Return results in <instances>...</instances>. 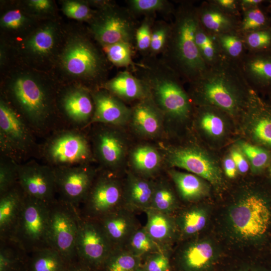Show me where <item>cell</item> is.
<instances>
[{"instance_id": "6da1fadb", "label": "cell", "mask_w": 271, "mask_h": 271, "mask_svg": "<svg viewBox=\"0 0 271 271\" xmlns=\"http://www.w3.org/2000/svg\"><path fill=\"white\" fill-rule=\"evenodd\" d=\"M190 83L189 95L196 104L215 108L233 117L242 115L251 89L240 68L226 57Z\"/></svg>"}, {"instance_id": "7a4b0ae2", "label": "cell", "mask_w": 271, "mask_h": 271, "mask_svg": "<svg viewBox=\"0 0 271 271\" xmlns=\"http://www.w3.org/2000/svg\"><path fill=\"white\" fill-rule=\"evenodd\" d=\"M132 69L147 86L165 122L183 123L189 119L192 112L190 97L181 85L180 76L161 58L147 55L135 63Z\"/></svg>"}, {"instance_id": "3957f363", "label": "cell", "mask_w": 271, "mask_h": 271, "mask_svg": "<svg viewBox=\"0 0 271 271\" xmlns=\"http://www.w3.org/2000/svg\"><path fill=\"white\" fill-rule=\"evenodd\" d=\"M199 23L195 8L187 4L181 5L175 14L168 43L161 58L180 77L190 83L201 76L208 68L195 42Z\"/></svg>"}, {"instance_id": "277c9868", "label": "cell", "mask_w": 271, "mask_h": 271, "mask_svg": "<svg viewBox=\"0 0 271 271\" xmlns=\"http://www.w3.org/2000/svg\"><path fill=\"white\" fill-rule=\"evenodd\" d=\"M10 94L17 107L15 109L38 138L45 139L55 131L64 128L51 96L35 80L28 77L17 79L11 86Z\"/></svg>"}, {"instance_id": "5b68a950", "label": "cell", "mask_w": 271, "mask_h": 271, "mask_svg": "<svg viewBox=\"0 0 271 271\" xmlns=\"http://www.w3.org/2000/svg\"><path fill=\"white\" fill-rule=\"evenodd\" d=\"M271 213L266 200L250 190L243 192L232 202L226 214V224L231 235L238 241L249 243L264 235Z\"/></svg>"}, {"instance_id": "8992f818", "label": "cell", "mask_w": 271, "mask_h": 271, "mask_svg": "<svg viewBox=\"0 0 271 271\" xmlns=\"http://www.w3.org/2000/svg\"><path fill=\"white\" fill-rule=\"evenodd\" d=\"M88 128L58 129L40 144L39 159L52 168L95 163Z\"/></svg>"}, {"instance_id": "52a82bcc", "label": "cell", "mask_w": 271, "mask_h": 271, "mask_svg": "<svg viewBox=\"0 0 271 271\" xmlns=\"http://www.w3.org/2000/svg\"><path fill=\"white\" fill-rule=\"evenodd\" d=\"M36 133L10 104L0 101V151L18 164L39 159L40 144Z\"/></svg>"}, {"instance_id": "ba28073f", "label": "cell", "mask_w": 271, "mask_h": 271, "mask_svg": "<svg viewBox=\"0 0 271 271\" xmlns=\"http://www.w3.org/2000/svg\"><path fill=\"white\" fill-rule=\"evenodd\" d=\"M164 162L170 168H179L220 188L224 184L222 169L215 158L195 145L160 147Z\"/></svg>"}, {"instance_id": "9c48e42d", "label": "cell", "mask_w": 271, "mask_h": 271, "mask_svg": "<svg viewBox=\"0 0 271 271\" xmlns=\"http://www.w3.org/2000/svg\"><path fill=\"white\" fill-rule=\"evenodd\" d=\"M80 218L78 209L58 198L49 204L50 246L69 264L77 260L76 244Z\"/></svg>"}, {"instance_id": "30bf717a", "label": "cell", "mask_w": 271, "mask_h": 271, "mask_svg": "<svg viewBox=\"0 0 271 271\" xmlns=\"http://www.w3.org/2000/svg\"><path fill=\"white\" fill-rule=\"evenodd\" d=\"M49 204L25 195L18 221L10 239L28 253L51 248L48 239Z\"/></svg>"}, {"instance_id": "8fae6325", "label": "cell", "mask_w": 271, "mask_h": 271, "mask_svg": "<svg viewBox=\"0 0 271 271\" xmlns=\"http://www.w3.org/2000/svg\"><path fill=\"white\" fill-rule=\"evenodd\" d=\"M122 127L96 123L88 128L92 152L99 170L119 174L129 149Z\"/></svg>"}, {"instance_id": "7c38bea8", "label": "cell", "mask_w": 271, "mask_h": 271, "mask_svg": "<svg viewBox=\"0 0 271 271\" xmlns=\"http://www.w3.org/2000/svg\"><path fill=\"white\" fill-rule=\"evenodd\" d=\"M78 210L82 217L98 220L123 206V179L119 174L98 169L93 184Z\"/></svg>"}, {"instance_id": "4fadbf2b", "label": "cell", "mask_w": 271, "mask_h": 271, "mask_svg": "<svg viewBox=\"0 0 271 271\" xmlns=\"http://www.w3.org/2000/svg\"><path fill=\"white\" fill-rule=\"evenodd\" d=\"M128 9L106 6L92 26L95 38L104 47L124 42L132 44L137 27Z\"/></svg>"}, {"instance_id": "5bb4252c", "label": "cell", "mask_w": 271, "mask_h": 271, "mask_svg": "<svg viewBox=\"0 0 271 271\" xmlns=\"http://www.w3.org/2000/svg\"><path fill=\"white\" fill-rule=\"evenodd\" d=\"M113 249L98 221L81 216L76 244L77 260L96 271Z\"/></svg>"}, {"instance_id": "9a60e30c", "label": "cell", "mask_w": 271, "mask_h": 271, "mask_svg": "<svg viewBox=\"0 0 271 271\" xmlns=\"http://www.w3.org/2000/svg\"><path fill=\"white\" fill-rule=\"evenodd\" d=\"M53 168L57 198L78 209L95 180L98 168L92 164Z\"/></svg>"}, {"instance_id": "2e32d148", "label": "cell", "mask_w": 271, "mask_h": 271, "mask_svg": "<svg viewBox=\"0 0 271 271\" xmlns=\"http://www.w3.org/2000/svg\"><path fill=\"white\" fill-rule=\"evenodd\" d=\"M18 182L28 197L47 204L57 199L53 168L35 159L18 164Z\"/></svg>"}, {"instance_id": "e0dca14e", "label": "cell", "mask_w": 271, "mask_h": 271, "mask_svg": "<svg viewBox=\"0 0 271 271\" xmlns=\"http://www.w3.org/2000/svg\"><path fill=\"white\" fill-rule=\"evenodd\" d=\"M243 130L252 142L271 149V106L250 89L242 115Z\"/></svg>"}, {"instance_id": "ac0fdd59", "label": "cell", "mask_w": 271, "mask_h": 271, "mask_svg": "<svg viewBox=\"0 0 271 271\" xmlns=\"http://www.w3.org/2000/svg\"><path fill=\"white\" fill-rule=\"evenodd\" d=\"M63 65L70 74L95 78L103 70V62L96 48L89 42L81 39L71 42L63 56Z\"/></svg>"}, {"instance_id": "d6986e66", "label": "cell", "mask_w": 271, "mask_h": 271, "mask_svg": "<svg viewBox=\"0 0 271 271\" xmlns=\"http://www.w3.org/2000/svg\"><path fill=\"white\" fill-rule=\"evenodd\" d=\"M59 116L64 127L85 129L89 127L94 113L91 92L74 88L65 92L60 100Z\"/></svg>"}, {"instance_id": "ffe728a7", "label": "cell", "mask_w": 271, "mask_h": 271, "mask_svg": "<svg viewBox=\"0 0 271 271\" xmlns=\"http://www.w3.org/2000/svg\"><path fill=\"white\" fill-rule=\"evenodd\" d=\"M94 103V113L89 127L96 123L119 127L128 124L131 108L105 89L91 92Z\"/></svg>"}, {"instance_id": "44dd1931", "label": "cell", "mask_w": 271, "mask_h": 271, "mask_svg": "<svg viewBox=\"0 0 271 271\" xmlns=\"http://www.w3.org/2000/svg\"><path fill=\"white\" fill-rule=\"evenodd\" d=\"M164 116L150 97L137 102L131 108L128 124L133 132L145 139L160 137L164 131Z\"/></svg>"}, {"instance_id": "7402d4cb", "label": "cell", "mask_w": 271, "mask_h": 271, "mask_svg": "<svg viewBox=\"0 0 271 271\" xmlns=\"http://www.w3.org/2000/svg\"><path fill=\"white\" fill-rule=\"evenodd\" d=\"M136 214L121 207L97 220L113 249L124 248L142 226Z\"/></svg>"}, {"instance_id": "603a6c76", "label": "cell", "mask_w": 271, "mask_h": 271, "mask_svg": "<svg viewBox=\"0 0 271 271\" xmlns=\"http://www.w3.org/2000/svg\"><path fill=\"white\" fill-rule=\"evenodd\" d=\"M174 252L175 259L183 271H201L211 262L214 247L208 240L194 237L183 240Z\"/></svg>"}, {"instance_id": "cb8c5ba5", "label": "cell", "mask_w": 271, "mask_h": 271, "mask_svg": "<svg viewBox=\"0 0 271 271\" xmlns=\"http://www.w3.org/2000/svg\"><path fill=\"white\" fill-rule=\"evenodd\" d=\"M154 188V179L139 176L130 170L123 179V206L137 213L150 208Z\"/></svg>"}, {"instance_id": "d4e9b609", "label": "cell", "mask_w": 271, "mask_h": 271, "mask_svg": "<svg viewBox=\"0 0 271 271\" xmlns=\"http://www.w3.org/2000/svg\"><path fill=\"white\" fill-rule=\"evenodd\" d=\"M128 159L131 171L151 179L156 178L164 162L159 149L148 144H139L130 149Z\"/></svg>"}, {"instance_id": "484cf974", "label": "cell", "mask_w": 271, "mask_h": 271, "mask_svg": "<svg viewBox=\"0 0 271 271\" xmlns=\"http://www.w3.org/2000/svg\"><path fill=\"white\" fill-rule=\"evenodd\" d=\"M25 195L18 183L0 195V239H10L21 213Z\"/></svg>"}, {"instance_id": "4316f807", "label": "cell", "mask_w": 271, "mask_h": 271, "mask_svg": "<svg viewBox=\"0 0 271 271\" xmlns=\"http://www.w3.org/2000/svg\"><path fill=\"white\" fill-rule=\"evenodd\" d=\"M147 223L144 226L151 238L163 248L172 249L179 235L173 215L149 209L145 211Z\"/></svg>"}, {"instance_id": "83f0119b", "label": "cell", "mask_w": 271, "mask_h": 271, "mask_svg": "<svg viewBox=\"0 0 271 271\" xmlns=\"http://www.w3.org/2000/svg\"><path fill=\"white\" fill-rule=\"evenodd\" d=\"M167 173L175 186L178 196L183 201L195 203L207 195L209 185L203 178L174 168L168 169Z\"/></svg>"}, {"instance_id": "f1b7e54d", "label": "cell", "mask_w": 271, "mask_h": 271, "mask_svg": "<svg viewBox=\"0 0 271 271\" xmlns=\"http://www.w3.org/2000/svg\"><path fill=\"white\" fill-rule=\"evenodd\" d=\"M104 89L123 102H136L150 97L144 82L136 75L125 71L106 82Z\"/></svg>"}, {"instance_id": "f546056e", "label": "cell", "mask_w": 271, "mask_h": 271, "mask_svg": "<svg viewBox=\"0 0 271 271\" xmlns=\"http://www.w3.org/2000/svg\"><path fill=\"white\" fill-rule=\"evenodd\" d=\"M227 114L215 108L199 106L196 117V126L200 133L212 141L224 139L228 133Z\"/></svg>"}, {"instance_id": "4dcf8cb0", "label": "cell", "mask_w": 271, "mask_h": 271, "mask_svg": "<svg viewBox=\"0 0 271 271\" xmlns=\"http://www.w3.org/2000/svg\"><path fill=\"white\" fill-rule=\"evenodd\" d=\"M240 69L253 85L271 90V52L252 53Z\"/></svg>"}, {"instance_id": "1f68e13d", "label": "cell", "mask_w": 271, "mask_h": 271, "mask_svg": "<svg viewBox=\"0 0 271 271\" xmlns=\"http://www.w3.org/2000/svg\"><path fill=\"white\" fill-rule=\"evenodd\" d=\"M174 214L178 229L179 239L185 240L196 237L205 226L207 214L205 209L199 205H192Z\"/></svg>"}, {"instance_id": "d6a6232c", "label": "cell", "mask_w": 271, "mask_h": 271, "mask_svg": "<svg viewBox=\"0 0 271 271\" xmlns=\"http://www.w3.org/2000/svg\"><path fill=\"white\" fill-rule=\"evenodd\" d=\"M150 209L174 215L179 209L176 192L164 177L154 179V188Z\"/></svg>"}, {"instance_id": "836d02e7", "label": "cell", "mask_w": 271, "mask_h": 271, "mask_svg": "<svg viewBox=\"0 0 271 271\" xmlns=\"http://www.w3.org/2000/svg\"><path fill=\"white\" fill-rule=\"evenodd\" d=\"M197 12L203 27L216 35L232 31L235 26L234 19L220 7L207 6Z\"/></svg>"}, {"instance_id": "e575fe53", "label": "cell", "mask_w": 271, "mask_h": 271, "mask_svg": "<svg viewBox=\"0 0 271 271\" xmlns=\"http://www.w3.org/2000/svg\"><path fill=\"white\" fill-rule=\"evenodd\" d=\"M29 254L28 271H66L70 264L52 248L37 250Z\"/></svg>"}, {"instance_id": "d590c367", "label": "cell", "mask_w": 271, "mask_h": 271, "mask_svg": "<svg viewBox=\"0 0 271 271\" xmlns=\"http://www.w3.org/2000/svg\"><path fill=\"white\" fill-rule=\"evenodd\" d=\"M29 254L14 240L1 239L0 271H21Z\"/></svg>"}, {"instance_id": "8d00e7d4", "label": "cell", "mask_w": 271, "mask_h": 271, "mask_svg": "<svg viewBox=\"0 0 271 271\" xmlns=\"http://www.w3.org/2000/svg\"><path fill=\"white\" fill-rule=\"evenodd\" d=\"M195 42L199 52L205 63L209 67L218 62L222 57L221 49L212 35L199 23L195 34Z\"/></svg>"}, {"instance_id": "74e56055", "label": "cell", "mask_w": 271, "mask_h": 271, "mask_svg": "<svg viewBox=\"0 0 271 271\" xmlns=\"http://www.w3.org/2000/svg\"><path fill=\"white\" fill-rule=\"evenodd\" d=\"M142 260L124 248H114L100 269L103 271H134L142 266Z\"/></svg>"}, {"instance_id": "f35d334b", "label": "cell", "mask_w": 271, "mask_h": 271, "mask_svg": "<svg viewBox=\"0 0 271 271\" xmlns=\"http://www.w3.org/2000/svg\"><path fill=\"white\" fill-rule=\"evenodd\" d=\"M124 248L142 259L151 254L166 249L161 247L151 238L144 226L134 232Z\"/></svg>"}, {"instance_id": "ab89813d", "label": "cell", "mask_w": 271, "mask_h": 271, "mask_svg": "<svg viewBox=\"0 0 271 271\" xmlns=\"http://www.w3.org/2000/svg\"><path fill=\"white\" fill-rule=\"evenodd\" d=\"M237 147L247 159L254 173L261 171L269 163L270 156L268 152L258 145L241 141L237 143Z\"/></svg>"}, {"instance_id": "60d3db41", "label": "cell", "mask_w": 271, "mask_h": 271, "mask_svg": "<svg viewBox=\"0 0 271 271\" xmlns=\"http://www.w3.org/2000/svg\"><path fill=\"white\" fill-rule=\"evenodd\" d=\"M126 3L128 10L133 16H150L157 13L167 14L172 11L171 4L165 0H129Z\"/></svg>"}, {"instance_id": "b9f144b4", "label": "cell", "mask_w": 271, "mask_h": 271, "mask_svg": "<svg viewBox=\"0 0 271 271\" xmlns=\"http://www.w3.org/2000/svg\"><path fill=\"white\" fill-rule=\"evenodd\" d=\"M267 10L260 6L248 9L241 24V30L249 33L271 26V21Z\"/></svg>"}, {"instance_id": "7bdbcfd3", "label": "cell", "mask_w": 271, "mask_h": 271, "mask_svg": "<svg viewBox=\"0 0 271 271\" xmlns=\"http://www.w3.org/2000/svg\"><path fill=\"white\" fill-rule=\"evenodd\" d=\"M131 44L121 42L105 46L104 50L109 60L118 67L133 68L134 63L132 59Z\"/></svg>"}, {"instance_id": "ee69618b", "label": "cell", "mask_w": 271, "mask_h": 271, "mask_svg": "<svg viewBox=\"0 0 271 271\" xmlns=\"http://www.w3.org/2000/svg\"><path fill=\"white\" fill-rule=\"evenodd\" d=\"M18 164L2 154L0 156V195L18 183Z\"/></svg>"}, {"instance_id": "f6af8a7d", "label": "cell", "mask_w": 271, "mask_h": 271, "mask_svg": "<svg viewBox=\"0 0 271 271\" xmlns=\"http://www.w3.org/2000/svg\"><path fill=\"white\" fill-rule=\"evenodd\" d=\"M171 25L164 21L153 24L150 47L148 55L157 56L165 50L169 39Z\"/></svg>"}, {"instance_id": "bcb514c9", "label": "cell", "mask_w": 271, "mask_h": 271, "mask_svg": "<svg viewBox=\"0 0 271 271\" xmlns=\"http://www.w3.org/2000/svg\"><path fill=\"white\" fill-rule=\"evenodd\" d=\"M53 29L45 27L37 31L29 42L30 49L35 53L45 55L49 53L53 47L54 35Z\"/></svg>"}, {"instance_id": "7dc6e473", "label": "cell", "mask_w": 271, "mask_h": 271, "mask_svg": "<svg viewBox=\"0 0 271 271\" xmlns=\"http://www.w3.org/2000/svg\"><path fill=\"white\" fill-rule=\"evenodd\" d=\"M246 43L252 53L271 52V26L248 33Z\"/></svg>"}, {"instance_id": "c3c4849f", "label": "cell", "mask_w": 271, "mask_h": 271, "mask_svg": "<svg viewBox=\"0 0 271 271\" xmlns=\"http://www.w3.org/2000/svg\"><path fill=\"white\" fill-rule=\"evenodd\" d=\"M216 40L221 52L230 58L239 57L243 51V42L241 38L230 31L217 35Z\"/></svg>"}, {"instance_id": "681fc988", "label": "cell", "mask_w": 271, "mask_h": 271, "mask_svg": "<svg viewBox=\"0 0 271 271\" xmlns=\"http://www.w3.org/2000/svg\"><path fill=\"white\" fill-rule=\"evenodd\" d=\"M173 249V248H172ZM172 249H165L146 256L145 264L142 265L145 271H170Z\"/></svg>"}, {"instance_id": "f907efd6", "label": "cell", "mask_w": 271, "mask_h": 271, "mask_svg": "<svg viewBox=\"0 0 271 271\" xmlns=\"http://www.w3.org/2000/svg\"><path fill=\"white\" fill-rule=\"evenodd\" d=\"M153 21L151 16H146L141 25L137 27L134 41L139 51L148 54L151 41Z\"/></svg>"}, {"instance_id": "816d5d0a", "label": "cell", "mask_w": 271, "mask_h": 271, "mask_svg": "<svg viewBox=\"0 0 271 271\" xmlns=\"http://www.w3.org/2000/svg\"><path fill=\"white\" fill-rule=\"evenodd\" d=\"M63 11L68 17L77 20H88L92 16L87 5L74 1L66 2L63 6Z\"/></svg>"}, {"instance_id": "f5cc1de1", "label": "cell", "mask_w": 271, "mask_h": 271, "mask_svg": "<svg viewBox=\"0 0 271 271\" xmlns=\"http://www.w3.org/2000/svg\"><path fill=\"white\" fill-rule=\"evenodd\" d=\"M24 17L18 10H12L5 14L1 19L2 25L10 29H17L22 25Z\"/></svg>"}, {"instance_id": "db71d44e", "label": "cell", "mask_w": 271, "mask_h": 271, "mask_svg": "<svg viewBox=\"0 0 271 271\" xmlns=\"http://www.w3.org/2000/svg\"><path fill=\"white\" fill-rule=\"evenodd\" d=\"M229 155L235 163L238 173L244 174L248 171L250 168L249 162L237 147L232 149Z\"/></svg>"}, {"instance_id": "11a10c76", "label": "cell", "mask_w": 271, "mask_h": 271, "mask_svg": "<svg viewBox=\"0 0 271 271\" xmlns=\"http://www.w3.org/2000/svg\"><path fill=\"white\" fill-rule=\"evenodd\" d=\"M222 167L224 174L230 179L234 178L238 173L235 163L230 155L227 156L223 161Z\"/></svg>"}, {"instance_id": "9f6ffc18", "label": "cell", "mask_w": 271, "mask_h": 271, "mask_svg": "<svg viewBox=\"0 0 271 271\" xmlns=\"http://www.w3.org/2000/svg\"><path fill=\"white\" fill-rule=\"evenodd\" d=\"M30 3L32 6L38 10H46L51 7V2L48 0H32Z\"/></svg>"}, {"instance_id": "6f0895ef", "label": "cell", "mask_w": 271, "mask_h": 271, "mask_svg": "<svg viewBox=\"0 0 271 271\" xmlns=\"http://www.w3.org/2000/svg\"><path fill=\"white\" fill-rule=\"evenodd\" d=\"M215 2L217 6L223 10H233L236 8V2L234 0H217Z\"/></svg>"}, {"instance_id": "680465c9", "label": "cell", "mask_w": 271, "mask_h": 271, "mask_svg": "<svg viewBox=\"0 0 271 271\" xmlns=\"http://www.w3.org/2000/svg\"><path fill=\"white\" fill-rule=\"evenodd\" d=\"M66 271H94L85 266L80 262L76 261L70 263Z\"/></svg>"}, {"instance_id": "91938a15", "label": "cell", "mask_w": 271, "mask_h": 271, "mask_svg": "<svg viewBox=\"0 0 271 271\" xmlns=\"http://www.w3.org/2000/svg\"><path fill=\"white\" fill-rule=\"evenodd\" d=\"M264 1L262 0H243L241 2L243 7L249 9L259 7Z\"/></svg>"}, {"instance_id": "94428289", "label": "cell", "mask_w": 271, "mask_h": 271, "mask_svg": "<svg viewBox=\"0 0 271 271\" xmlns=\"http://www.w3.org/2000/svg\"><path fill=\"white\" fill-rule=\"evenodd\" d=\"M267 10V11H268V13L270 17V21H271V2H270V5L269 6Z\"/></svg>"}, {"instance_id": "6125c7cd", "label": "cell", "mask_w": 271, "mask_h": 271, "mask_svg": "<svg viewBox=\"0 0 271 271\" xmlns=\"http://www.w3.org/2000/svg\"><path fill=\"white\" fill-rule=\"evenodd\" d=\"M134 271H145L142 265L140 266V267L138 268L137 269H136Z\"/></svg>"}, {"instance_id": "be15d7a7", "label": "cell", "mask_w": 271, "mask_h": 271, "mask_svg": "<svg viewBox=\"0 0 271 271\" xmlns=\"http://www.w3.org/2000/svg\"><path fill=\"white\" fill-rule=\"evenodd\" d=\"M269 172H270V174H271V166H270V168H269Z\"/></svg>"}, {"instance_id": "e7e4bbea", "label": "cell", "mask_w": 271, "mask_h": 271, "mask_svg": "<svg viewBox=\"0 0 271 271\" xmlns=\"http://www.w3.org/2000/svg\"><path fill=\"white\" fill-rule=\"evenodd\" d=\"M270 91H271V90H270ZM270 97H271V91H270Z\"/></svg>"}]
</instances>
